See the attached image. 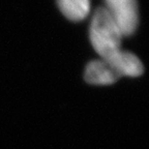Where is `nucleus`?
I'll use <instances>...</instances> for the list:
<instances>
[{
  "label": "nucleus",
  "mask_w": 149,
  "mask_h": 149,
  "mask_svg": "<svg viewBox=\"0 0 149 149\" xmlns=\"http://www.w3.org/2000/svg\"><path fill=\"white\" fill-rule=\"evenodd\" d=\"M105 8L123 36L132 35L139 22L137 0H105Z\"/></svg>",
  "instance_id": "2"
},
{
  "label": "nucleus",
  "mask_w": 149,
  "mask_h": 149,
  "mask_svg": "<svg viewBox=\"0 0 149 149\" xmlns=\"http://www.w3.org/2000/svg\"><path fill=\"white\" fill-rule=\"evenodd\" d=\"M106 60L114 65L121 77H139L143 74V64L141 60L130 52L120 50L117 54Z\"/></svg>",
  "instance_id": "4"
},
{
  "label": "nucleus",
  "mask_w": 149,
  "mask_h": 149,
  "mask_svg": "<svg viewBox=\"0 0 149 149\" xmlns=\"http://www.w3.org/2000/svg\"><path fill=\"white\" fill-rule=\"evenodd\" d=\"M121 78L110 61L106 59L93 60L85 68V80L93 85H110Z\"/></svg>",
  "instance_id": "3"
},
{
  "label": "nucleus",
  "mask_w": 149,
  "mask_h": 149,
  "mask_svg": "<svg viewBox=\"0 0 149 149\" xmlns=\"http://www.w3.org/2000/svg\"><path fill=\"white\" fill-rule=\"evenodd\" d=\"M122 33L105 7L94 12L91 20L89 37L93 49L100 58L107 59L120 51Z\"/></svg>",
  "instance_id": "1"
},
{
  "label": "nucleus",
  "mask_w": 149,
  "mask_h": 149,
  "mask_svg": "<svg viewBox=\"0 0 149 149\" xmlns=\"http://www.w3.org/2000/svg\"><path fill=\"white\" fill-rule=\"evenodd\" d=\"M57 4L64 17L74 22H80L90 13V0H57Z\"/></svg>",
  "instance_id": "5"
}]
</instances>
